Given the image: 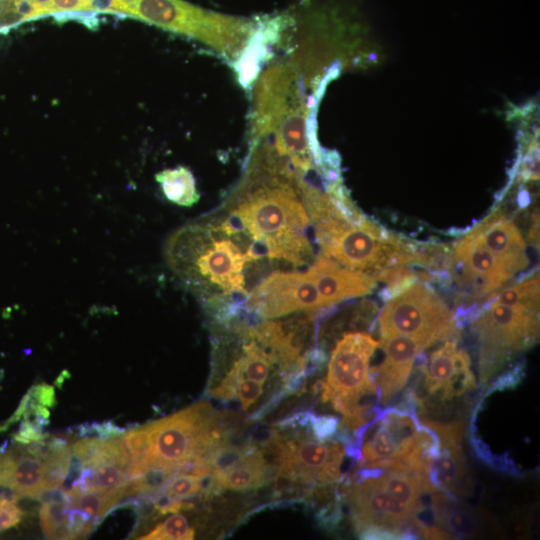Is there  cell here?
<instances>
[{
    "label": "cell",
    "instance_id": "4dcf8cb0",
    "mask_svg": "<svg viewBox=\"0 0 540 540\" xmlns=\"http://www.w3.org/2000/svg\"><path fill=\"white\" fill-rule=\"evenodd\" d=\"M3 500H4V498L0 495V502L3 501Z\"/></svg>",
    "mask_w": 540,
    "mask_h": 540
},
{
    "label": "cell",
    "instance_id": "ac0fdd59",
    "mask_svg": "<svg viewBox=\"0 0 540 540\" xmlns=\"http://www.w3.org/2000/svg\"><path fill=\"white\" fill-rule=\"evenodd\" d=\"M473 230L515 275L529 264L526 243L518 227L502 212H493Z\"/></svg>",
    "mask_w": 540,
    "mask_h": 540
},
{
    "label": "cell",
    "instance_id": "3957f363",
    "mask_svg": "<svg viewBox=\"0 0 540 540\" xmlns=\"http://www.w3.org/2000/svg\"><path fill=\"white\" fill-rule=\"evenodd\" d=\"M121 439L131 458V478L150 469H209L212 454L228 442L222 417L200 402L136 427Z\"/></svg>",
    "mask_w": 540,
    "mask_h": 540
},
{
    "label": "cell",
    "instance_id": "2e32d148",
    "mask_svg": "<svg viewBox=\"0 0 540 540\" xmlns=\"http://www.w3.org/2000/svg\"><path fill=\"white\" fill-rule=\"evenodd\" d=\"M308 270L326 307L369 294L377 285L375 276L349 269L323 254L314 259Z\"/></svg>",
    "mask_w": 540,
    "mask_h": 540
},
{
    "label": "cell",
    "instance_id": "484cf974",
    "mask_svg": "<svg viewBox=\"0 0 540 540\" xmlns=\"http://www.w3.org/2000/svg\"><path fill=\"white\" fill-rule=\"evenodd\" d=\"M308 424L312 434L320 440L331 439L338 427V421L333 416H316L311 414Z\"/></svg>",
    "mask_w": 540,
    "mask_h": 540
},
{
    "label": "cell",
    "instance_id": "83f0119b",
    "mask_svg": "<svg viewBox=\"0 0 540 540\" xmlns=\"http://www.w3.org/2000/svg\"><path fill=\"white\" fill-rule=\"evenodd\" d=\"M48 435L42 432V428L24 418L18 432L14 435V440L20 444H29L31 442H40Z\"/></svg>",
    "mask_w": 540,
    "mask_h": 540
},
{
    "label": "cell",
    "instance_id": "9a60e30c",
    "mask_svg": "<svg viewBox=\"0 0 540 540\" xmlns=\"http://www.w3.org/2000/svg\"><path fill=\"white\" fill-rule=\"evenodd\" d=\"M420 368V390L407 393L416 407L425 399L439 395L453 382L472 372L468 353L458 347L457 339H449L435 349L427 358L424 351L417 358Z\"/></svg>",
    "mask_w": 540,
    "mask_h": 540
},
{
    "label": "cell",
    "instance_id": "e0dca14e",
    "mask_svg": "<svg viewBox=\"0 0 540 540\" xmlns=\"http://www.w3.org/2000/svg\"><path fill=\"white\" fill-rule=\"evenodd\" d=\"M269 471L260 448L249 444L239 446L229 459L211 472L207 493L262 487L269 481Z\"/></svg>",
    "mask_w": 540,
    "mask_h": 540
},
{
    "label": "cell",
    "instance_id": "603a6c76",
    "mask_svg": "<svg viewBox=\"0 0 540 540\" xmlns=\"http://www.w3.org/2000/svg\"><path fill=\"white\" fill-rule=\"evenodd\" d=\"M492 299L504 304L539 305V276L521 280L518 284L495 294Z\"/></svg>",
    "mask_w": 540,
    "mask_h": 540
},
{
    "label": "cell",
    "instance_id": "52a82bcc",
    "mask_svg": "<svg viewBox=\"0 0 540 540\" xmlns=\"http://www.w3.org/2000/svg\"><path fill=\"white\" fill-rule=\"evenodd\" d=\"M478 349L479 382L485 386L506 364L536 344L539 305L504 304L489 300L471 321Z\"/></svg>",
    "mask_w": 540,
    "mask_h": 540
},
{
    "label": "cell",
    "instance_id": "5bb4252c",
    "mask_svg": "<svg viewBox=\"0 0 540 540\" xmlns=\"http://www.w3.org/2000/svg\"><path fill=\"white\" fill-rule=\"evenodd\" d=\"M384 358L370 370L379 401L386 405L407 384L417 356L428 347L420 340L407 335L380 337Z\"/></svg>",
    "mask_w": 540,
    "mask_h": 540
},
{
    "label": "cell",
    "instance_id": "6da1fadb",
    "mask_svg": "<svg viewBox=\"0 0 540 540\" xmlns=\"http://www.w3.org/2000/svg\"><path fill=\"white\" fill-rule=\"evenodd\" d=\"M303 178L270 152L251 149L225 218L258 260L267 256L299 267L316 258L309 239L311 222L303 200Z\"/></svg>",
    "mask_w": 540,
    "mask_h": 540
},
{
    "label": "cell",
    "instance_id": "d6986e66",
    "mask_svg": "<svg viewBox=\"0 0 540 540\" xmlns=\"http://www.w3.org/2000/svg\"><path fill=\"white\" fill-rule=\"evenodd\" d=\"M16 448V460L13 466L9 487L19 495L37 497L44 490V458L27 452L23 446Z\"/></svg>",
    "mask_w": 540,
    "mask_h": 540
},
{
    "label": "cell",
    "instance_id": "44dd1931",
    "mask_svg": "<svg viewBox=\"0 0 540 540\" xmlns=\"http://www.w3.org/2000/svg\"><path fill=\"white\" fill-rule=\"evenodd\" d=\"M126 496L124 485L120 488L107 492L98 491H74L69 494L71 507L78 508L87 513L96 524Z\"/></svg>",
    "mask_w": 540,
    "mask_h": 540
},
{
    "label": "cell",
    "instance_id": "ba28073f",
    "mask_svg": "<svg viewBox=\"0 0 540 540\" xmlns=\"http://www.w3.org/2000/svg\"><path fill=\"white\" fill-rule=\"evenodd\" d=\"M313 227L321 254L352 270L375 276L386 267L399 265L404 253V238L368 218L357 225L337 212Z\"/></svg>",
    "mask_w": 540,
    "mask_h": 540
},
{
    "label": "cell",
    "instance_id": "d4e9b609",
    "mask_svg": "<svg viewBox=\"0 0 540 540\" xmlns=\"http://www.w3.org/2000/svg\"><path fill=\"white\" fill-rule=\"evenodd\" d=\"M234 398H237L243 410H248L263 394V384L249 379L239 378L234 384Z\"/></svg>",
    "mask_w": 540,
    "mask_h": 540
},
{
    "label": "cell",
    "instance_id": "8992f818",
    "mask_svg": "<svg viewBox=\"0 0 540 540\" xmlns=\"http://www.w3.org/2000/svg\"><path fill=\"white\" fill-rule=\"evenodd\" d=\"M378 345L365 332L344 334L332 351L326 379L320 382L321 399L343 414L341 429L345 432L357 433L383 410L374 407L379 395L369 368Z\"/></svg>",
    "mask_w": 540,
    "mask_h": 540
},
{
    "label": "cell",
    "instance_id": "4316f807",
    "mask_svg": "<svg viewBox=\"0 0 540 540\" xmlns=\"http://www.w3.org/2000/svg\"><path fill=\"white\" fill-rule=\"evenodd\" d=\"M524 367H525L524 364L518 363L513 368L505 371L504 374L500 375L492 383V385L489 388V392L508 389V388L510 389L518 385L525 374Z\"/></svg>",
    "mask_w": 540,
    "mask_h": 540
},
{
    "label": "cell",
    "instance_id": "9c48e42d",
    "mask_svg": "<svg viewBox=\"0 0 540 540\" xmlns=\"http://www.w3.org/2000/svg\"><path fill=\"white\" fill-rule=\"evenodd\" d=\"M380 337L407 335L428 348L459 338L454 313L426 283L415 282L388 300L378 317Z\"/></svg>",
    "mask_w": 540,
    "mask_h": 540
},
{
    "label": "cell",
    "instance_id": "f546056e",
    "mask_svg": "<svg viewBox=\"0 0 540 540\" xmlns=\"http://www.w3.org/2000/svg\"><path fill=\"white\" fill-rule=\"evenodd\" d=\"M33 398L46 407H53L56 403L54 388L48 384L35 385L30 389Z\"/></svg>",
    "mask_w": 540,
    "mask_h": 540
},
{
    "label": "cell",
    "instance_id": "5b68a950",
    "mask_svg": "<svg viewBox=\"0 0 540 540\" xmlns=\"http://www.w3.org/2000/svg\"><path fill=\"white\" fill-rule=\"evenodd\" d=\"M117 4L119 13L187 36L232 62L245 57L263 22L208 10L184 0H117Z\"/></svg>",
    "mask_w": 540,
    "mask_h": 540
},
{
    "label": "cell",
    "instance_id": "8fae6325",
    "mask_svg": "<svg viewBox=\"0 0 540 540\" xmlns=\"http://www.w3.org/2000/svg\"><path fill=\"white\" fill-rule=\"evenodd\" d=\"M358 468L383 460L405 461L416 450L438 440L437 434L420 422L416 412L402 408L383 409L366 428Z\"/></svg>",
    "mask_w": 540,
    "mask_h": 540
},
{
    "label": "cell",
    "instance_id": "f1b7e54d",
    "mask_svg": "<svg viewBox=\"0 0 540 540\" xmlns=\"http://www.w3.org/2000/svg\"><path fill=\"white\" fill-rule=\"evenodd\" d=\"M22 511L6 499L0 502V532L17 526L21 521Z\"/></svg>",
    "mask_w": 540,
    "mask_h": 540
},
{
    "label": "cell",
    "instance_id": "cb8c5ba5",
    "mask_svg": "<svg viewBox=\"0 0 540 540\" xmlns=\"http://www.w3.org/2000/svg\"><path fill=\"white\" fill-rule=\"evenodd\" d=\"M194 534L195 531L189 526L186 517L176 512L157 525L150 533L141 536L140 539L189 540L194 538Z\"/></svg>",
    "mask_w": 540,
    "mask_h": 540
},
{
    "label": "cell",
    "instance_id": "277c9868",
    "mask_svg": "<svg viewBox=\"0 0 540 540\" xmlns=\"http://www.w3.org/2000/svg\"><path fill=\"white\" fill-rule=\"evenodd\" d=\"M345 485L343 496L352 523L362 539H407L424 492V477L403 460L373 462Z\"/></svg>",
    "mask_w": 540,
    "mask_h": 540
},
{
    "label": "cell",
    "instance_id": "30bf717a",
    "mask_svg": "<svg viewBox=\"0 0 540 540\" xmlns=\"http://www.w3.org/2000/svg\"><path fill=\"white\" fill-rule=\"evenodd\" d=\"M269 446L279 478L312 488H326L342 476L346 449L332 439L320 440L312 432L299 430L273 431Z\"/></svg>",
    "mask_w": 540,
    "mask_h": 540
},
{
    "label": "cell",
    "instance_id": "ffe728a7",
    "mask_svg": "<svg viewBox=\"0 0 540 540\" xmlns=\"http://www.w3.org/2000/svg\"><path fill=\"white\" fill-rule=\"evenodd\" d=\"M165 197L176 205L191 207L199 200L195 179L191 171L178 166L165 169L155 176Z\"/></svg>",
    "mask_w": 540,
    "mask_h": 540
},
{
    "label": "cell",
    "instance_id": "7402d4cb",
    "mask_svg": "<svg viewBox=\"0 0 540 540\" xmlns=\"http://www.w3.org/2000/svg\"><path fill=\"white\" fill-rule=\"evenodd\" d=\"M70 497L62 501L44 502L40 508V524L48 539H69L68 512Z\"/></svg>",
    "mask_w": 540,
    "mask_h": 540
},
{
    "label": "cell",
    "instance_id": "7c38bea8",
    "mask_svg": "<svg viewBox=\"0 0 540 540\" xmlns=\"http://www.w3.org/2000/svg\"><path fill=\"white\" fill-rule=\"evenodd\" d=\"M245 309L263 319L327 308L310 271H275L245 300Z\"/></svg>",
    "mask_w": 540,
    "mask_h": 540
},
{
    "label": "cell",
    "instance_id": "4fadbf2b",
    "mask_svg": "<svg viewBox=\"0 0 540 540\" xmlns=\"http://www.w3.org/2000/svg\"><path fill=\"white\" fill-rule=\"evenodd\" d=\"M448 272L461 289L459 303L465 297L481 300L489 294L495 295V291L514 276L473 229L456 243Z\"/></svg>",
    "mask_w": 540,
    "mask_h": 540
},
{
    "label": "cell",
    "instance_id": "7a4b0ae2",
    "mask_svg": "<svg viewBox=\"0 0 540 540\" xmlns=\"http://www.w3.org/2000/svg\"><path fill=\"white\" fill-rule=\"evenodd\" d=\"M165 256L171 270L211 308L228 304L233 296L246 298L248 294L246 247L218 222L184 225L167 240Z\"/></svg>",
    "mask_w": 540,
    "mask_h": 540
}]
</instances>
